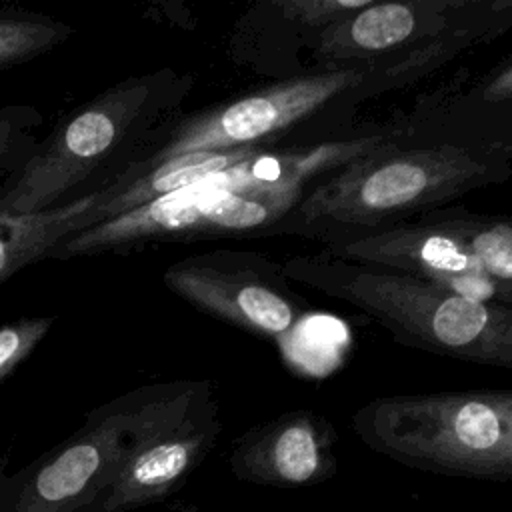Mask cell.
<instances>
[{
  "label": "cell",
  "mask_w": 512,
  "mask_h": 512,
  "mask_svg": "<svg viewBox=\"0 0 512 512\" xmlns=\"http://www.w3.org/2000/svg\"><path fill=\"white\" fill-rule=\"evenodd\" d=\"M192 86L194 76L166 66L122 78L64 114L0 186V216L46 212L108 186L152 150Z\"/></svg>",
  "instance_id": "obj_1"
},
{
  "label": "cell",
  "mask_w": 512,
  "mask_h": 512,
  "mask_svg": "<svg viewBox=\"0 0 512 512\" xmlns=\"http://www.w3.org/2000/svg\"><path fill=\"white\" fill-rule=\"evenodd\" d=\"M504 148L438 140L404 144V134L316 180L272 234L324 238L418 218L480 186L506 180Z\"/></svg>",
  "instance_id": "obj_2"
},
{
  "label": "cell",
  "mask_w": 512,
  "mask_h": 512,
  "mask_svg": "<svg viewBox=\"0 0 512 512\" xmlns=\"http://www.w3.org/2000/svg\"><path fill=\"white\" fill-rule=\"evenodd\" d=\"M162 280L196 310L256 338L280 340L308 312L280 262L246 250H210L170 264Z\"/></svg>",
  "instance_id": "obj_8"
},
{
  "label": "cell",
  "mask_w": 512,
  "mask_h": 512,
  "mask_svg": "<svg viewBox=\"0 0 512 512\" xmlns=\"http://www.w3.org/2000/svg\"><path fill=\"white\" fill-rule=\"evenodd\" d=\"M44 118L30 104L0 106V172L16 174L38 144Z\"/></svg>",
  "instance_id": "obj_17"
},
{
  "label": "cell",
  "mask_w": 512,
  "mask_h": 512,
  "mask_svg": "<svg viewBox=\"0 0 512 512\" xmlns=\"http://www.w3.org/2000/svg\"><path fill=\"white\" fill-rule=\"evenodd\" d=\"M338 432L308 408L288 410L242 432L228 454L236 480L264 488H314L338 472Z\"/></svg>",
  "instance_id": "obj_12"
},
{
  "label": "cell",
  "mask_w": 512,
  "mask_h": 512,
  "mask_svg": "<svg viewBox=\"0 0 512 512\" xmlns=\"http://www.w3.org/2000/svg\"><path fill=\"white\" fill-rule=\"evenodd\" d=\"M296 198H260L216 186L210 178L166 194L98 226L74 232L48 258L128 252L158 242L218 236H262L296 208Z\"/></svg>",
  "instance_id": "obj_7"
},
{
  "label": "cell",
  "mask_w": 512,
  "mask_h": 512,
  "mask_svg": "<svg viewBox=\"0 0 512 512\" xmlns=\"http://www.w3.org/2000/svg\"><path fill=\"white\" fill-rule=\"evenodd\" d=\"M418 218L450 232L480 262L500 292L502 304L512 308V216L476 214L456 206Z\"/></svg>",
  "instance_id": "obj_15"
},
{
  "label": "cell",
  "mask_w": 512,
  "mask_h": 512,
  "mask_svg": "<svg viewBox=\"0 0 512 512\" xmlns=\"http://www.w3.org/2000/svg\"><path fill=\"white\" fill-rule=\"evenodd\" d=\"M382 84L376 64L304 72L280 78L238 98L178 116L138 162H160L196 152L274 148L276 142L346 96L368 94Z\"/></svg>",
  "instance_id": "obj_6"
},
{
  "label": "cell",
  "mask_w": 512,
  "mask_h": 512,
  "mask_svg": "<svg viewBox=\"0 0 512 512\" xmlns=\"http://www.w3.org/2000/svg\"><path fill=\"white\" fill-rule=\"evenodd\" d=\"M212 394V380L146 384L90 410L76 432L16 472L2 456L0 512H86L144 440Z\"/></svg>",
  "instance_id": "obj_4"
},
{
  "label": "cell",
  "mask_w": 512,
  "mask_h": 512,
  "mask_svg": "<svg viewBox=\"0 0 512 512\" xmlns=\"http://www.w3.org/2000/svg\"><path fill=\"white\" fill-rule=\"evenodd\" d=\"M458 0L374 2L330 24L310 44L314 72L372 66L454 32Z\"/></svg>",
  "instance_id": "obj_10"
},
{
  "label": "cell",
  "mask_w": 512,
  "mask_h": 512,
  "mask_svg": "<svg viewBox=\"0 0 512 512\" xmlns=\"http://www.w3.org/2000/svg\"><path fill=\"white\" fill-rule=\"evenodd\" d=\"M266 148H240L226 152H196L160 162H134L116 180L96 192L94 204L82 216L78 230L98 226L166 194L190 188L216 176Z\"/></svg>",
  "instance_id": "obj_13"
},
{
  "label": "cell",
  "mask_w": 512,
  "mask_h": 512,
  "mask_svg": "<svg viewBox=\"0 0 512 512\" xmlns=\"http://www.w3.org/2000/svg\"><path fill=\"white\" fill-rule=\"evenodd\" d=\"M222 432L212 394L186 416L144 440L86 512H130L176 494L214 450Z\"/></svg>",
  "instance_id": "obj_11"
},
{
  "label": "cell",
  "mask_w": 512,
  "mask_h": 512,
  "mask_svg": "<svg viewBox=\"0 0 512 512\" xmlns=\"http://www.w3.org/2000/svg\"><path fill=\"white\" fill-rule=\"evenodd\" d=\"M96 192L64 206L24 216H0V284L24 266L48 258L50 250L78 230Z\"/></svg>",
  "instance_id": "obj_14"
},
{
  "label": "cell",
  "mask_w": 512,
  "mask_h": 512,
  "mask_svg": "<svg viewBox=\"0 0 512 512\" xmlns=\"http://www.w3.org/2000/svg\"><path fill=\"white\" fill-rule=\"evenodd\" d=\"M54 316H24L0 324V386L48 336Z\"/></svg>",
  "instance_id": "obj_18"
},
{
  "label": "cell",
  "mask_w": 512,
  "mask_h": 512,
  "mask_svg": "<svg viewBox=\"0 0 512 512\" xmlns=\"http://www.w3.org/2000/svg\"><path fill=\"white\" fill-rule=\"evenodd\" d=\"M74 34V28L42 12L0 8V72L26 64Z\"/></svg>",
  "instance_id": "obj_16"
},
{
  "label": "cell",
  "mask_w": 512,
  "mask_h": 512,
  "mask_svg": "<svg viewBox=\"0 0 512 512\" xmlns=\"http://www.w3.org/2000/svg\"><path fill=\"white\" fill-rule=\"evenodd\" d=\"M350 422L364 446L402 466L512 482V390L378 396Z\"/></svg>",
  "instance_id": "obj_5"
},
{
  "label": "cell",
  "mask_w": 512,
  "mask_h": 512,
  "mask_svg": "<svg viewBox=\"0 0 512 512\" xmlns=\"http://www.w3.org/2000/svg\"><path fill=\"white\" fill-rule=\"evenodd\" d=\"M288 280L340 300L394 340L440 356L512 368V308L474 300L390 268L324 252L280 262Z\"/></svg>",
  "instance_id": "obj_3"
},
{
  "label": "cell",
  "mask_w": 512,
  "mask_h": 512,
  "mask_svg": "<svg viewBox=\"0 0 512 512\" xmlns=\"http://www.w3.org/2000/svg\"><path fill=\"white\" fill-rule=\"evenodd\" d=\"M478 100L486 104H502L512 100V60L498 66L492 74H488L476 90Z\"/></svg>",
  "instance_id": "obj_19"
},
{
  "label": "cell",
  "mask_w": 512,
  "mask_h": 512,
  "mask_svg": "<svg viewBox=\"0 0 512 512\" xmlns=\"http://www.w3.org/2000/svg\"><path fill=\"white\" fill-rule=\"evenodd\" d=\"M170 512H200V510L194 504H180V506H174Z\"/></svg>",
  "instance_id": "obj_20"
},
{
  "label": "cell",
  "mask_w": 512,
  "mask_h": 512,
  "mask_svg": "<svg viewBox=\"0 0 512 512\" xmlns=\"http://www.w3.org/2000/svg\"><path fill=\"white\" fill-rule=\"evenodd\" d=\"M324 254L404 272L462 296L502 304L480 262L440 226L414 218L374 230H346L324 238ZM504 306V304H502Z\"/></svg>",
  "instance_id": "obj_9"
}]
</instances>
